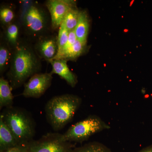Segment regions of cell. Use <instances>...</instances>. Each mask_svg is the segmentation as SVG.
<instances>
[{"mask_svg": "<svg viewBox=\"0 0 152 152\" xmlns=\"http://www.w3.org/2000/svg\"><path fill=\"white\" fill-rule=\"evenodd\" d=\"M67 61L64 59H52L48 61L51 64V73L57 74L66 82L68 84L74 88L77 83V76L72 72L68 67Z\"/></svg>", "mask_w": 152, "mask_h": 152, "instance_id": "cell-10", "label": "cell"}, {"mask_svg": "<svg viewBox=\"0 0 152 152\" xmlns=\"http://www.w3.org/2000/svg\"><path fill=\"white\" fill-rule=\"evenodd\" d=\"M89 27V20L86 12L80 11L78 22L75 30L77 40L86 44Z\"/></svg>", "mask_w": 152, "mask_h": 152, "instance_id": "cell-13", "label": "cell"}, {"mask_svg": "<svg viewBox=\"0 0 152 152\" xmlns=\"http://www.w3.org/2000/svg\"><path fill=\"white\" fill-rule=\"evenodd\" d=\"M20 23L14 22L4 28L2 38L12 50L17 46L20 39Z\"/></svg>", "mask_w": 152, "mask_h": 152, "instance_id": "cell-12", "label": "cell"}, {"mask_svg": "<svg viewBox=\"0 0 152 152\" xmlns=\"http://www.w3.org/2000/svg\"><path fill=\"white\" fill-rule=\"evenodd\" d=\"M9 81L3 77L0 78V108H8L13 104L14 97Z\"/></svg>", "mask_w": 152, "mask_h": 152, "instance_id": "cell-14", "label": "cell"}, {"mask_svg": "<svg viewBox=\"0 0 152 152\" xmlns=\"http://www.w3.org/2000/svg\"><path fill=\"white\" fill-rule=\"evenodd\" d=\"M110 125L96 115H90L71 126L63 137L66 141L81 143L86 141L93 135L110 129Z\"/></svg>", "mask_w": 152, "mask_h": 152, "instance_id": "cell-5", "label": "cell"}, {"mask_svg": "<svg viewBox=\"0 0 152 152\" xmlns=\"http://www.w3.org/2000/svg\"><path fill=\"white\" fill-rule=\"evenodd\" d=\"M86 47V44L83 43L78 40H77L75 43L70 48L68 49L66 51L60 56L53 59H62L67 61L69 60L73 61L81 56L84 53Z\"/></svg>", "mask_w": 152, "mask_h": 152, "instance_id": "cell-15", "label": "cell"}, {"mask_svg": "<svg viewBox=\"0 0 152 152\" xmlns=\"http://www.w3.org/2000/svg\"><path fill=\"white\" fill-rule=\"evenodd\" d=\"M30 143L20 144L10 149L1 152H28Z\"/></svg>", "mask_w": 152, "mask_h": 152, "instance_id": "cell-22", "label": "cell"}, {"mask_svg": "<svg viewBox=\"0 0 152 152\" xmlns=\"http://www.w3.org/2000/svg\"><path fill=\"white\" fill-rule=\"evenodd\" d=\"M41 59L29 42L20 40L17 46L12 50L7 73L12 89L20 88L28 79L39 73L41 68Z\"/></svg>", "mask_w": 152, "mask_h": 152, "instance_id": "cell-1", "label": "cell"}, {"mask_svg": "<svg viewBox=\"0 0 152 152\" xmlns=\"http://www.w3.org/2000/svg\"><path fill=\"white\" fill-rule=\"evenodd\" d=\"M36 53L42 59L48 61L54 58L58 51L57 37L47 34L36 41L34 47Z\"/></svg>", "mask_w": 152, "mask_h": 152, "instance_id": "cell-9", "label": "cell"}, {"mask_svg": "<svg viewBox=\"0 0 152 152\" xmlns=\"http://www.w3.org/2000/svg\"><path fill=\"white\" fill-rule=\"evenodd\" d=\"M75 146L66 141L63 134L49 133L30 143L28 152H71Z\"/></svg>", "mask_w": 152, "mask_h": 152, "instance_id": "cell-6", "label": "cell"}, {"mask_svg": "<svg viewBox=\"0 0 152 152\" xmlns=\"http://www.w3.org/2000/svg\"><path fill=\"white\" fill-rule=\"evenodd\" d=\"M69 31L67 29L64 22L62 23L59 29L58 34L57 37L58 51V54L61 51L67 42L69 37Z\"/></svg>", "mask_w": 152, "mask_h": 152, "instance_id": "cell-20", "label": "cell"}, {"mask_svg": "<svg viewBox=\"0 0 152 152\" xmlns=\"http://www.w3.org/2000/svg\"><path fill=\"white\" fill-rule=\"evenodd\" d=\"M19 144L32 141L36 132L34 120L24 109L12 107L6 108L0 115Z\"/></svg>", "mask_w": 152, "mask_h": 152, "instance_id": "cell-3", "label": "cell"}, {"mask_svg": "<svg viewBox=\"0 0 152 152\" xmlns=\"http://www.w3.org/2000/svg\"><path fill=\"white\" fill-rule=\"evenodd\" d=\"M45 6L50 17L52 29L56 30L59 28L68 12L76 7V3L67 0H49Z\"/></svg>", "mask_w": 152, "mask_h": 152, "instance_id": "cell-8", "label": "cell"}, {"mask_svg": "<svg viewBox=\"0 0 152 152\" xmlns=\"http://www.w3.org/2000/svg\"><path fill=\"white\" fill-rule=\"evenodd\" d=\"M15 13L12 5H4L0 9V20L4 28L15 22Z\"/></svg>", "mask_w": 152, "mask_h": 152, "instance_id": "cell-18", "label": "cell"}, {"mask_svg": "<svg viewBox=\"0 0 152 152\" xmlns=\"http://www.w3.org/2000/svg\"><path fill=\"white\" fill-rule=\"evenodd\" d=\"M19 144L13 133L0 118V152L10 149Z\"/></svg>", "mask_w": 152, "mask_h": 152, "instance_id": "cell-11", "label": "cell"}, {"mask_svg": "<svg viewBox=\"0 0 152 152\" xmlns=\"http://www.w3.org/2000/svg\"><path fill=\"white\" fill-rule=\"evenodd\" d=\"M80 11L76 7H73L68 12L64 20L67 29L70 31L75 30L79 18Z\"/></svg>", "mask_w": 152, "mask_h": 152, "instance_id": "cell-19", "label": "cell"}, {"mask_svg": "<svg viewBox=\"0 0 152 152\" xmlns=\"http://www.w3.org/2000/svg\"><path fill=\"white\" fill-rule=\"evenodd\" d=\"M78 96L65 94L56 96L45 107L48 122L55 131H59L70 122L82 104Z\"/></svg>", "mask_w": 152, "mask_h": 152, "instance_id": "cell-2", "label": "cell"}, {"mask_svg": "<svg viewBox=\"0 0 152 152\" xmlns=\"http://www.w3.org/2000/svg\"><path fill=\"white\" fill-rule=\"evenodd\" d=\"M71 152H113L104 144L92 142L82 146L74 148Z\"/></svg>", "mask_w": 152, "mask_h": 152, "instance_id": "cell-17", "label": "cell"}, {"mask_svg": "<svg viewBox=\"0 0 152 152\" xmlns=\"http://www.w3.org/2000/svg\"><path fill=\"white\" fill-rule=\"evenodd\" d=\"M138 152H152V145L143 148Z\"/></svg>", "mask_w": 152, "mask_h": 152, "instance_id": "cell-23", "label": "cell"}, {"mask_svg": "<svg viewBox=\"0 0 152 152\" xmlns=\"http://www.w3.org/2000/svg\"><path fill=\"white\" fill-rule=\"evenodd\" d=\"M20 24L26 36L36 41L47 35L51 27L50 17L47 11L34 3L28 5L24 10Z\"/></svg>", "mask_w": 152, "mask_h": 152, "instance_id": "cell-4", "label": "cell"}, {"mask_svg": "<svg viewBox=\"0 0 152 152\" xmlns=\"http://www.w3.org/2000/svg\"><path fill=\"white\" fill-rule=\"evenodd\" d=\"M77 40V37H76L75 30H74L69 31V37H68L67 42L65 45L64 47L61 51L60 53H59L53 59L58 58V57L61 56V55H62L68 49L70 48L75 43Z\"/></svg>", "mask_w": 152, "mask_h": 152, "instance_id": "cell-21", "label": "cell"}, {"mask_svg": "<svg viewBox=\"0 0 152 152\" xmlns=\"http://www.w3.org/2000/svg\"><path fill=\"white\" fill-rule=\"evenodd\" d=\"M0 44V73L3 74L9 69L12 50L2 38Z\"/></svg>", "mask_w": 152, "mask_h": 152, "instance_id": "cell-16", "label": "cell"}, {"mask_svg": "<svg viewBox=\"0 0 152 152\" xmlns=\"http://www.w3.org/2000/svg\"><path fill=\"white\" fill-rule=\"evenodd\" d=\"M52 75L51 73H39L34 75L24 85L22 95L26 98L40 97L51 85Z\"/></svg>", "mask_w": 152, "mask_h": 152, "instance_id": "cell-7", "label": "cell"}]
</instances>
